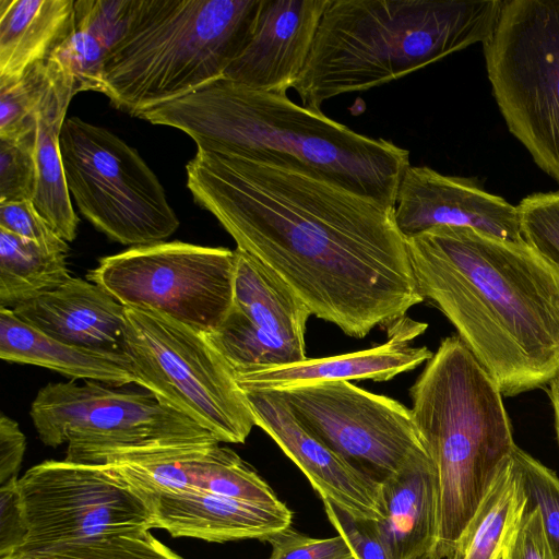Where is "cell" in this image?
Wrapping results in <instances>:
<instances>
[{"label":"cell","instance_id":"obj_1","mask_svg":"<svg viewBox=\"0 0 559 559\" xmlns=\"http://www.w3.org/2000/svg\"><path fill=\"white\" fill-rule=\"evenodd\" d=\"M187 187L312 316L364 338L425 299L394 207L289 164L198 151Z\"/></svg>","mask_w":559,"mask_h":559},{"label":"cell","instance_id":"obj_2","mask_svg":"<svg viewBox=\"0 0 559 559\" xmlns=\"http://www.w3.org/2000/svg\"><path fill=\"white\" fill-rule=\"evenodd\" d=\"M416 284L502 395L547 385L559 372V273L525 242L469 227L406 238Z\"/></svg>","mask_w":559,"mask_h":559},{"label":"cell","instance_id":"obj_3","mask_svg":"<svg viewBox=\"0 0 559 559\" xmlns=\"http://www.w3.org/2000/svg\"><path fill=\"white\" fill-rule=\"evenodd\" d=\"M136 117L187 133L198 151L289 164L395 207L409 152L360 134L286 95L221 78Z\"/></svg>","mask_w":559,"mask_h":559},{"label":"cell","instance_id":"obj_4","mask_svg":"<svg viewBox=\"0 0 559 559\" xmlns=\"http://www.w3.org/2000/svg\"><path fill=\"white\" fill-rule=\"evenodd\" d=\"M504 0H332L295 83L302 106L364 92L492 35Z\"/></svg>","mask_w":559,"mask_h":559},{"label":"cell","instance_id":"obj_5","mask_svg":"<svg viewBox=\"0 0 559 559\" xmlns=\"http://www.w3.org/2000/svg\"><path fill=\"white\" fill-rule=\"evenodd\" d=\"M409 396L415 426L438 475L436 552L450 559L516 444L501 391L457 335L441 341Z\"/></svg>","mask_w":559,"mask_h":559},{"label":"cell","instance_id":"obj_6","mask_svg":"<svg viewBox=\"0 0 559 559\" xmlns=\"http://www.w3.org/2000/svg\"><path fill=\"white\" fill-rule=\"evenodd\" d=\"M261 0H133L105 58V95L132 116L224 76L248 44Z\"/></svg>","mask_w":559,"mask_h":559},{"label":"cell","instance_id":"obj_7","mask_svg":"<svg viewBox=\"0 0 559 559\" xmlns=\"http://www.w3.org/2000/svg\"><path fill=\"white\" fill-rule=\"evenodd\" d=\"M29 414L40 441L52 448L66 443L64 460L80 464L107 465L136 452L219 442L151 393L91 380L48 383Z\"/></svg>","mask_w":559,"mask_h":559},{"label":"cell","instance_id":"obj_8","mask_svg":"<svg viewBox=\"0 0 559 559\" xmlns=\"http://www.w3.org/2000/svg\"><path fill=\"white\" fill-rule=\"evenodd\" d=\"M123 353L135 382L219 442L243 443L252 412L218 352L200 333L164 314L126 308Z\"/></svg>","mask_w":559,"mask_h":559},{"label":"cell","instance_id":"obj_9","mask_svg":"<svg viewBox=\"0 0 559 559\" xmlns=\"http://www.w3.org/2000/svg\"><path fill=\"white\" fill-rule=\"evenodd\" d=\"M483 47L510 133L559 183V0H504Z\"/></svg>","mask_w":559,"mask_h":559},{"label":"cell","instance_id":"obj_10","mask_svg":"<svg viewBox=\"0 0 559 559\" xmlns=\"http://www.w3.org/2000/svg\"><path fill=\"white\" fill-rule=\"evenodd\" d=\"M60 151L80 212L109 239L132 247L160 242L179 227L156 175L109 130L67 118Z\"/></svg>","mask_w":559,"mask_h":559},{"label":"cell","instance_id":"obj_11","mask_svg":"<svg viewBox=\"0 0 559 559\" xmlns=\"http://www.w3.org/2000/svg\"><path fill=\"white\" fill-rule=\"evenodd\" d=\"M236 262V250L160 241L104 257L86 276L126 308L211 334L233 307Z\"/></svg>","mask_w":559,"mask_h":559},{"label":"cell","instance_id":"obj_12","mask_svg":"<svg viewBox=\"0 0 559 559\" xmlns=\"http://www.w3.org/2000/svg\"><path fill=\"white\" fill-rule=\"evenodd\" d=\"M17 489L27 535L15 555L153 528L145 502L108 465L48 460L19 478Z\"/></svg>","mask_w":559,"mask_h":559},{"label":"cell","instance_id":"obj_13","mask_svg":"<svg viewBox=\"0 0 559 559\" xmlns=\"http://www.w3.org/2000/svg\"><path fill=\"white\" fill-rule=\"evenodd\" d=\"M272 392L307 430L379 483L429 456L411 408L396 400L349 381L320 382Z\"/></svg>","mask_w":559,"mask_h":559},{"label":"cell","instance_id":"obj_14","mask_svg":"<svg viewBox=\"0 0 559 559\" xmlns=\"http://www.w3.org/2000/svg\"><path fill=\"white\" fill-rule=\"evenodd\" d=\"M234 302L205 334L231 369L306 359L308 307L275 274L236 248Z\"/></svg>","mask_w":559,"mask_h":559},{"label":"cell","instance_id":"obj_15","mask_svg":"<svg viewBox=\"0 0 559 559\" xmlns=\"http://www.w3.org/2000/svg\"><path fill=\"white\" fill-rule=\"evenodd\" d=\"M107 465L133 491L210 492L261 506L283 503L248 463L219 442L136 452Z\"/></svg>","mask_w":559,"mask_h":559},{"label":"cell","instance_id":"obj_16","mask_svg":"<svg viewBox=\"0 0 559 559\" xmlns=\"http://www.w3.org/2000/svg\"><path fill=\"white\" fill-rule=\"evenodd\" d=\"M394 218L405 238L454 226L524 242L516 206L487 192L474 178L443 175L428 166H408L402 175Z\"/></svg>","mask_w":559,"mask_h":559},{"label":"cell","instance_id":"obj_17","mask_svg":"<svg viewBox=\"0 0 559 559\" xmlns=\"http://www.w3.org/2000/svg\"><path fill=\"white\" fill-rule=\"evenodd\" d=\"M243 394L255 426L298 466L322 501H330L356 518L381 519V483L347 463L307 430L274 392Z\"/></svg>","mask_w":559,"mask_h":559},{"label":"cell","instance_id":"obj_18","mask_svg":"<svg viewBox=\"0 0 559 559\" xmlns=\"http://www.w3.org/2000/svg\"><path fill=\"white\" fill-rule=\"evenodd\" d=\"M332 0H261L252 35L223 78L248 88L286 95L309 57Z\"/></svg>","mask_w":559,"mask_h":559},{"label":"cell","instance_id":"obj_19","mask_svg":"<svg viewBox=\"0 0 559 559\" xmlns=\"http://www.w3.org/2000/svg\"><path fill=\"white\" fill-rule=\"evenodd\" d=\"M428 324L406 316L388 331V340L374 347L323 358H306L286 365L234 368L241 391H283L302 385L350 380L389 381L426 364L433 355L426 346H412Z\"/></svg>","mask_w":559,"mask_h":559},{"label":"cell","instance_id":"obj_20","mask_svg":"<svg viewBox=\"0 0 559 559\" xmlns=\"http://www.w3.org/2000/svg\"><path fill=\"white\" fill-rule=\"evenodd\" d=\"M134 492L150 509L153 528H163L174 537H193L211 543L265 540L290 526L293 520V513L284 502L270 507L210 492Z\"/></svg>","mask_w":559,"mask_h":559},{"label":"cell","instance_id":"obj_21","mask_svg":"<svg viewBox=\"0 0 559 559\" xmlns=\"http://www.w3.org/2000/svg\"><path fill=\"white\" fill-rule=\"evenodd\" d=\"M12 310L25 323L68 344L123 353L126 307L88 280L71 277Z\"/></svg>","mask_w":559,"mask_h":559},{"label":"cell","instance_id":"obj_22","mask_svg":"<svg viewBox=\"0 0 559 559\" xmlns=\"http://www.w3.org/2000/svg\"><path fill=\"white\" fill-rule=\"evenodd\" d=\"M380 508L377 525L391 559H417L436 550L439 483L430 456L381 481Z\"/></svg>","mask_w":559,"mask_h":559},{"label":"cell","instance_id":"obj_23","mask_svg":"<svg viewBox=\"0 0 559 559\" xmlns=\"http://www.w3.org/2000/svg\"><path fill=\"white\" fill-rule=\"evenodd\" d=\"M48 84L36 115L37 183L34 203L38 213L68 243L78 235L60 151V134L73 94L70 73L53 58L46 60Z\"/></svg>","mask_w":559,"mask_h":559},{"label":"cell","instance_id":"obj_24","mask_svg":"<svg viewBox=\"0 0 559 559\" xmlns=\"http://www.w3.org/2000/svg\"><path fill=\"white\" fill-rule=\"evenodd\" d=\"M0 358L39 366L72 380L117 386L135 382L124 353L68 344L25 323L9 308H0Z\"/></svg>","mask_w":559,"mask_h":559},{"label":"cell","instance_id":"obj_25","mask_svg":"<svg viewBox=\"0 0 559 559\" xmlns=\"http://www.w3.org/2000/svg\"><path fill=\"white\" fill-rule=\"evenodd\" d=\"M73 0H0V83L46 61L73 29Z\"/></svg>","mask_w":559,"mask_h":559},{"label":"cell","instance_id":"obj_26","mask_svg":"<svg viewBox=\"0 0 559 559\" xmlns=\"http://www.w3.org/2000/svg\"><path fill=\"white\" fill-rule=\"evenodd\" d=\"M526 504L521 475L510 455L456 540L450 559H506Z\"/></svg>","mask_w":559,"mask_h":559},{"label":"cell","instance_id":"obj_27","mask_svg":"<svg viewBox=\"0 0 559 559\" xmlns=\"http://www.w3.org/2000/svg\"><path fill=\"white\" fill-rule=\"evenodd\" d=\"M67 258L0 228V308L14 309L64 284L72 277Z\"/></svg>","mask_w":559,"mask_h":559},{"label":"cell","instance_id":"obj_28","mask_svg":"<svg viewBox=\"0 0 559 559\" xmlns=\"http://www.w3.org/2000/svg\"><path fill=\"white\" fill-rule=\"evenodd\" d=\"M7 559H182L150 531L22 554Z\"/></svg>","mask_w":559,"mask_h":559},{"label":"cell","instance_id":"obj_29","mask_svg":"<svg viewBox=\"0 0 559 559\" xmlns=\"http://www.w3.org/2000/svg\"><path fill=\"white\" fill-rule=\"evenodd\" d=\"M48 84L46 61L16 81L0 83V139H16L36 130V115Z\"/></svg>","mask_w":559,"mask_h":559},{"label":"cell","instance_id":"obj_30","mask_svg":"<svg viewBox=\"0 0 559 559\" xmlns=\"http://www.w3.org/2000/svg\"><path fill=\"white\" fill-rule=\"evenodd\" d=\"M516 210L523 241L559 273V191L530 194Z\"/></svg>","mask_w":559,"mask_h":559},{"label":"cell","instance_id":"obj_31","mask_svg":"<svg viewBox=\"0 0 559 559\" xmlns=\"http://www.w3.org/2000/svg\"><path fill=\"white\" fill-rule=\"evenodd\" d=\"M106 55L107 50L95 35L73 26L49 57L57 60L72 76L74 95L84 91L105 94Z\"/></svg>","mask_w":559,"mask_h":559},{"label":"cell","instance_id":"obj_32","mask_svg":"<svg viewBox=\"0 0 559 559\" xmlns=\"http://www.w3.org/2000/svg\"><path fill=\"white\" fill-rule=\"evenodd\" d=\"M527 504L540 511L549 542L559 558V477L518 445L512 451Z\"/></svg>","mask_w":559,"mask_h":559},{"label":"cell","instance_id":"obj_33","mask_svg":"<svg viewBox=\"0 0 559 559\" xmlns=\"http://www.w3.org/2000/svg\"><path fill=\"white\" fill-rule=\"evenodd\" d=\"M36 130L0 139V204L32 201L37 183Z\"/></svg>","mask_w":559,"mask_h":559},{"label":"cell","instance_id":"obj_34","mask_svg":"<svg viewBox=\"0 0 559 559\" xmlns=\"http://www.w3.org/2000/svg\"><path fill=\"white\" fill-rule=\"evenodd\" d=\"M132 4L133 0H78L73 26L95 35L108 52L127 28Z\"/></svg>","mask_w":559,"mask_h":559},{"label":"cell","instance_id":"obj_35","mask_svg":"<svg viewBox=\"0 0 559 559\" xmlns=\"http://www.w3.org/2000/svg\"><path fill=\"white\" fill-rule=\"evenodd\" d=\"M330 523L348 545L354 559H391L376 520L356 518L330 501H322Z\"/></svg>","mask_w":559,"mask_h":559},{"label":"cell","instance_id":"obj_36","mask_svg":"<svg viewBox=\"0 0 559 559\" xmlns=\"http://www.w3.org/2000/svg\"><path fill=\"white\" fill-rule=\"evenodd\" d=\"M265 542L272 547L270 559H354L341 535L312 538L288 526L270 535Z\"/></svg>","mask_w":559,"mask_h":559},{"label":"cell","instance_id":"obj_37","mask_svg":"<svg viewBox=\"0 0 559 559\" xmlns=\"http://www.w3.org/2000/svg\"><path fill=\"white\" fill-rule=\"evenodd\" d=\"M0 228L50 252L69 253V243L44 219L32 201L0 204Z\"/></svg>","mask_w":559,"mask_h":559},{"label":"cell","instance_id":"obj_38","mask_svg":"<svg viewBox=\"0 0 559 559\" xmlns=\"http://www.w3.org/2000/svg\"><path fill=\"white\" fill-rule=\"evenodd\" d=\"M506 559H559L546 534L540 511L526 504Z\"/></svg>","mask_w":559,"mask_h":559},{"label":"cell","instance_id":"obj_39","mask_svg":"<svg viewBox=\"0 0 559 559\" xmlns=\"http://www.w3.org/2000/svg\"><path fill=\"white\" fill-rule=\"evenodd\" d=\"M26 535L17 481L0 486V559L15 555L24 545Z\"/></svg>","mask_w":559,"mask_h":559},{"label":"cell","instance_id":"obj_40","mask_svg":"<svg viewBox=\"0 0 559 559\" xmlns=\"http://www.w3.org/2000/svg\"><path fill=\"white\" fill-rule=\"evenodd\" d=\"M26 450V437L19 424L2 414L0 417V486L19 480L17 474Z\"/></svg>","mask_w":559,"mask_h":559},{"label":"cell","instance_id":"obj_41","mask_svg":"<svg viewBox=\"0 0 559 559\" xmlns=\"http://www.w3.org/2000/svg\"><path fill=\"white\" fill-rule=\"evenodd\" d=\"M548 394L554 408L555 429L559 444V372L548 383Z\"/></svg>","mask_w":559,"mask_h":559},{"label":"cell","instance_id":"obj_42","mask_svg":"<svg viewBox=\"0 0 559 559\" xmlns=\"http://www.w3.org/2000/svg\"><path fill=\"white\" fill-rule=\"evenodd\" d=\"M417 559H441V558L436 552V550H433V551H430V552H428V554H426V555H424V556H421V557H419Z\"/></svg>","mask_w":559,"mask_h":559}]
</instances>
